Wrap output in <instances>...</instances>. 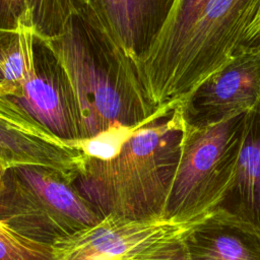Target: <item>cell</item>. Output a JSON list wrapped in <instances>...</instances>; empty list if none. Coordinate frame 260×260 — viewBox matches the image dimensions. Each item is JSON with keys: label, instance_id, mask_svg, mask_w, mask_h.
Masks as SVG:
<instances>
[{"label": "cell", "instance_id": "cell-1", "mask_svg": "<svg viewBox=\"0 0 260 260\" xmlns=\"http://www.w3.org/2000/svg\"><path fill=\"white\" fill-rule=\"evenodd\" d=\"M184 132L182 101L161 106L115 157H85L73 182L103 217L164 218Z\"/></svg>", "mask_w": 260, "mask_h": 260}, {"label": "cell", "instance_id": "cell-2", "mask_svg": "<svg viewBox=\"0 0 260 260\" xmlns=\"http://www.w3.org/2000/svg\"><path fill=\"white\" fill-rule=\"evenodd\" d=\"M37 40L53 56L67 82L80 140L116 126L144 125L156 115L158 108L148 104L79 18L61 34Z\"/></svg>", "mask_w": 260, "mask_h": 260}, {"label": "cell", "instance_id": "cell-3", "mask_svg": "<svg viewBox=\"0 0 260 260\" xmlns=\"http://www.w3.org/2000/svg\"><path fill=\"white\" fill-rule=\"evenodd\" d=\"M259 45L260 0H210L173 56L143 85V94L155 109L182 100Z\"/></svg>", "mask_w": 260, "mask_h": 260}, {"label": "cell", "instance_id": "cell-4", "mask_svg": "<svg viewBox=\"0 0 260 260\" xmlns=\"http://www.w3.org/2000/svg\"><path fill=\"white\" fill-rule=\"evenodd\" d=\"M246 113L204 126L185 123L164 218L197 223L213 214L235 180Z\"/></svg>", "mask_w": 260, "mask_h": 260}, {"label": "cell", "instance_id": "cell-5", "mask_svg": "<svg viewBox=\"0 0 260 260\" xmlns=\"http://www.w3.org/2000/svg\"><path fill=\"white\" fill-rule=\"evenodd\" d=\"M73 180L42 167L6 170L0 186V221L45 244L71 236L103 219Z\"/></svg>", "mask_w": 260, "mask_h": 260}, {"label": "cell", "instance_id": "cell-6", "mask_svg": "<svg viewBox=\"0 0 260 260\" xmlns=\"http://www.w3.org/2000/svg\"><path fill=\"white\" fill-rule=\"evenodd\" d=\"M198 223H177L166 218L130 219L108 215L96 224L55 242V258L125 260L150 247L185 239Z\"/></svg>", "mask_w": 260, "mask_h": 260}, {"label": "cell", "instance_id": "cell-7", "mask_svg": "<svg viewBox=\"0 0 260 260\" xmlns=\"http://www.w3.org/2000/svg\"><path fill=\"white\" fill-rule=\"evenodd\" d=\"M85 161L75 140L56 136L10 98L0 94V162L42 167L74 181Z\"/></svg>", "mask_w": 260, "mask_h": 260}, {"label": "cell", "instance_id": "cell-8", "mask_svg": "<svg viewBox=\"0 0 260 260\" xmlns=\"http://www.w3.org/2000/svg\"><path fill=\"white\" fill-rule=\"evenodd\" d=\"M31 117L64 140H80L74 103L53 56L36 39L26 44L25 73L17 90L8 96Z\"/></svg>", "mask_w": 260, "mask_h": 260}, {"label": "cell", "instance_id": "cell-9", "mask_svg": "<svg viewBox=\"0 0 260 260\" xmlns=\"http://www.w3.org/2000/svg\"><path fill=\"white\" fill-rule=\"evenodd\" d=\"M260 99V45L211 74L182 101L185 123L204 126L251 110Z\"/></svg>", "mask_w": 260, "mask_h": 260}, {"label": "cell", "instance_id": "cell-10", "mask_svg": "<svg viewBox=\"0 0 260 260\" xmlns=\"http://www.w3.org/2000/svg\"><path fill=\"white\" fill-rule=\"evenodd\" d=\"M213 214L260 237V99L246 113L235 180Z\"/></svg>", "mask_w": 260, "mask_h": 260}, {"label": "cell", "instance_id": "cell-11", "mask_svg": "<svg viewBox=\"0 0 260 260\" xmlns=\"http://www.w3.org/2000/svg\"><path fill=\"white\" fill-rule=\"evenodd\" d=\"M78 18L124 75L141 88L136 74L137 58L132 47L127 0H81Z\"/></svg>", "mask_w": 260, "mask_h": 260}, {"label": "cell", "instance_id": "cell-12", "mask_svg": "<svg viewBox=\"0 0 260 260\" xmlns=\"http://www.w3.org/2000/svg\"><path fill=\"white\" fill-rule=\"evenodd\" d=\"M184 245L191 260H260V237L216 214L196 224Z\"/></svg>", "mask_w": 260, "mask_h": 260}, {"label": "cell", "instance_id": "cell-13", "mask_svg": "<svg viewBox=\"0 0 260 260\" xmlns=\"http://www.w3.org/2000/svg\"><path fill=\"white\" fill-rule=\"evenodd\" d=\"M209 1L174 0L155 39L137 60L136 74L141 88L173 56Z\"/></svg>", "mask_w": 260, "mask_h": 260}, {"label": "cell", "instance_id": "cell-14", "mask_svg": "<svg viewBox=\"0 0 260 260\" xmlns=\"http://www.w3.org/2000/svg\"><path fill=\"white\" fill-rule=\"evenodd\" d=\"M173 3L174 0H127L132 47L137 60L155 39Z\"/></svg>", "mask_w": 260, "mask_h": 260}, {"label": "cell", "instance_id": "cell-15", "mask_svg": "<svg viewBox=\"0 0 260 260\" xmlns=\"http://www.w3.org/2000/svg\"><path fill=\"white\" fill-rule=\"evenodd\" d=\"M81 0H25L37 39L57 36L80 12Z\"/></svg>", "mask_w": 260, "mask_h": 260}, {"label": "cell", "instance_id": "cell-16", "mask_svg": "<svg viewBox=\"0 0 260 260\" xmlns=\"http://www.w3.org/2000/svg\"><path fill=\"white\" fill-rule=\"evenodd\" d=\"M142 126L143 125L132 127H112L96 134L93 137L82 140H75V143L85 155V157L108 160L115 157L120 152L125 142L134 134L137 129Z\"/></svg>", "mask_w": 260, "mask_h": 260}, {"label": "cell", "instance_id": "cell-17", "mask_svg": "<svg viewBox=\"0 0 260 260\" xmlns=\"http://www.w3.org/2000/svg\"><path fill=\"white\" fill-rule=\"evenodd\" d=\"M25 11V0H0V41L12 34Z\"/></svg>", "mask_w": 260, "mask_h": 260}, {"label": "cell", "instance_id": "cell-18", "mask_svg": "<svg viewBox=\"0 0 260 260\" xmlns=\"http://www.w3.org/2000/svg\"><path fill=\"white\" fill-rule=\"evenodd\" d=\"M6 168L0 162V186H1V183H2V180H3V177H4V174L6 172Z\"/></svg>", "mask_w": 260, "mask_h": 260}]
</instances>
